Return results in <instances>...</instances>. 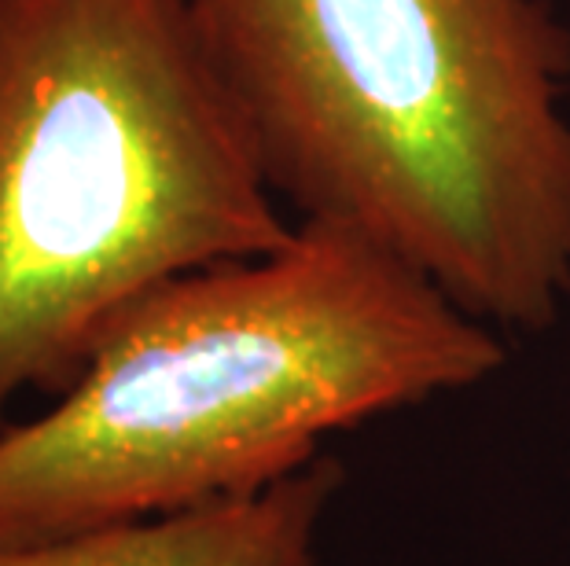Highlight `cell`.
<instances>
[{
	"label": "cell",
	"instance_id": "cell-1",
	"mask_svg": "<svg viewBox=\"0 0 570 566\" xmlns=\"http://www.w3.org/2000/svg\"><path fill=\"white\" fill-rule=\"evenodd\" d=\"M504 365L508 335L412 265L298 221L276 250L155 287L45 413L0 427V545L250 497Z\"/></svg>",
	"mask_w": 570,
	"mask_h": 566
},
{
	"label": "cell",
	"instance_id": "cell-2",
	"mask_svg": "<svg viewBox=\"0 0 570 566\" xmlns=\"http://www.w3.org/2000/svg\"><path fill=\"white\" fill-rule=\"evenodd\" d=\"M276 199L375 239L501 335L570 302L556 0H185Z\"/></svg>",
	"mask_w": 570,
	"mask_h": 566
},
{
	"label": "cell",
	"instance_id": "cell-3",
	"mask_svg": "<svg viewBox=\"0 0 570 566\" xmlns=\"http://www.w3.org/2000/svg\"><path fill=\"white\" fill-rule=\"evenodd\" d=\"M291 232L185 0H0V427L155 287Z\"/></svg>",
	"mask_w": 570,
	"mask_h": 566
},
{
	"label": "cell",
	"instance_id": "cell-4",
	"mask_svg": "<svg viewBox=\"0 0 570 566\" xmlns=\"http://www.w3.org/2000/svg\"><path fill=\"white\" fill-rule=\"evenodd\" d=\"M343 467L321 456L250 497L85 534L0 545V566H317Z\"/></svg>",
	"mask_w": 570,
	"mask_h": 566
}]
</instances>
